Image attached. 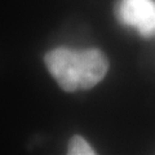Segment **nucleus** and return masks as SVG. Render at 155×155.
I'll use <instances>...</instances> for the list:
<instances>
[{
	"label": "nucleus",
	"instance_id": "obj_1",
	"mask_svg": "<svg viewBox=\"0 0 155 155\" xmlns=\"http://www.w3.org/2000/svg\"><path fill=\"white\" fill-rule=\"evenodd\" d=\"M44 64L61 89L69 93L93 88L109 71V58L97 48L75 51L58 47L45 53Z\"/></svg>",
	"mask_w": 155,
	"mask_h": 155
},
{
	"label": "nucleus",
	"instance_id": "obj_2",
	"mask_svg": "<svg viewBox=\"0 0 155 155\" xmlns=\"http://www.w3.org/2000/svg\"><path fill=\"white\" fill-rule=\"evenodd\" d=\"M114 13L122 25L137 30L142 38L155 36V0H118Z\"/></svg>",
	"mask_w": 155,
	"mask_h": 155
},
{
	"label": "nucleus",
	"instance_id": "obj_3",
	"mask_svg": "<svg viewBox=\"0 0 155 155\" xmlns=\"http://www.w3.org/2000/svg\"><path fill=\"white\" fill-rule=\"evenodd\" d=\"M67 154L69 155H94L96 150L87 142L84 137L74 134L67 143Z\"/></svg>",
	"mask_w": 155,
	"mask_h": 155
}]
</instances>
